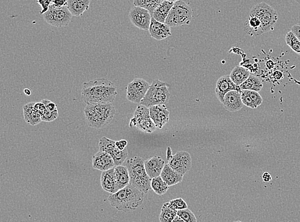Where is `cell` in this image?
Listing matches in <instances>:
<instances>
[{
  "label": "cell",
  "mask_w": 300,
  "mask_h": 222,
  "mask_svg": "<svg viewBox=\"0 0 300 222\" xmlns=\"http://www.w3.org/2000/svg\"><path fill=\"white\" fill-rule=\"evenodd\" d=\"M59 117V111L46 110L45 114L41 116L42 121L52 122Z\"/></svg>",
  "instance_id": "8d00e7d4"
},
{
  "label": "cell",
  "mask_w": 300,
  "mask_h": 222,
  "mask_svg": "<svg viewBox=\"0 0 300 222\" xmlns=\"http://www.w3.org/2000/svg\"><path fill=\"white\" fill-rule=\"evenodd\" d=\"M128 142L126 140H120V141H116V147L117 148H119V150H124L126 148Z\"/></svg>",
  "instance_id": "60d3db41"
},
{
  "label": "cell",
  "mask_w": 300,
  "mask_h": 222,
  "mask_svg": "<svg viewBox=\"0 0 300 222\" xmlns=\"http://www.w3.org/2000/svg\"><path fill=\"white\" fill-rule=\"evenodd\" d=\"M178 215L183 220L184 222H197V219L193 214V212L189 209H184V210H178Z\"/></svg>",
  "instance_id": "836d02e7"
},
{
  "label": "cell",
  "mask_w": 300,
  "mask_h": 222,
  "mask_svg": "<svg viewBox=\"0 0 300 222\" xmlns=\"http://www.w3.org/2000/svg\"><path fill=\"white\" fill-rule=\"evenodd\" d=\"M129 17L132 24L141 30L147 31L149 30L152 14L146 8L141 6H134L129 13Z\"/></svg>",
  "instance_id": "8fae6325"
},
{
  "label": "cell",
  "mask_w": 300,
  "mask_h": 222,
  "mask_svg": "<svg viewBox=\"0 0 300 222\" xmlns=\"http://www.w3.org/2000/svg\"><path fill=\"white\" fill-rule=\"evenodd\" d=\"M296 1H297L298 2V3L300 4V0H296Z\"/></svg>",
  "instance_id": "681fc988"
},
{
  "label": "cell",
  "mask_w": 300,
  "mask_h": 222,
  "mask_svg": "<svg viewBox=\"0 0 300 222\" xmlns=\"http://www.w3.org/2000/svg\"><path fill=\"white\" fill-rule=\"evenodd\" d=\"M173 222H184L182 219H180V217L177 215L175 219H174Z\"/></svg>",
  "instance_id": "bcb514c9"
},
{
  "label": "cell",
  "mask_w": 300,
  "mask_h": 222,
  "mask_svg": "<svg viewBox=\"0 0 300 222\" xmlns=\"http://www.w3.org/2000/svg\"><path fill=\"white\" fill-rule=\"evenodd\" d=\"M174 3L173 2L164 0L157 8L154 10L152 16L158 21L165 23L167 17L169 15L170 11L173 8Z\"/></svg>",
  "instance_id": "d4e9b609"
},
{
  "label": "cell",
  "mask_w": 300,
  "mask_h": 222,
  "mask_svg": "<svg viewBox=\"0 0 300 222\" xmlns=\"http://www.w3.org/2000/svg\"><path fill=\"white\" fill-rule=\"evenodd\" d=\"M24 93H25L26 95H30L31 94H32V91H31L29 88H25V89L24 90Z\"/></svg>",
  "instance_id": "7dc6e473"
},
{
  "label": "cell",
  "mask_w": 300,
  "mask_h": 222,
  "mask_svg": "<svg viewBox=\"0 0 300 222\" xmlns=\"http://www.w3.org/2000/svg\"><path fill=\"white\" fill-rule=\"evenodd\" d=\"M193 17V10L187 3L180 0L174 3L170 11L165 23L170 27H178L187 25L191 23Z\"/></svg>",
  "instance_id": "8992f818"
},
{
  "label": "cell",
  "mask_w": 300,
  "mask_h": 222,
  "mask_svg": "<svg viewBox=\"0 0 300 222\" xmlns=\"http://www.w3.org/2000/svg\"><path fill=\"white\" fill-rule=\"evenodd\" d=\"M54 2V0H37V3L39 4L42 10L40 14L44 15L49 9L50 6Z\"/></svg>",
  "instance_id": "74e56055"
},
{
  "label": "cell",
  "mask_w": 300,
  "mask_h": 222,
  "mask_svg": "<svg viewBox=\"0 0 300 222\" xmlns=\"http://www.w3.org/2000/svg\"><path fill=\"white\" fill-rule=\"evenodd\" d=\"M151 84L145 79L136 78L127 86V99L131 103L140 104Z\"/></svg>",
  "instance_id": "30bf717a"
},
{
  "label": "cell",
  "mask_w": 300,
  "mask_h": 222,
  "mask_svg": "<svg viewBox=\"0 0 300 222\" xmlns=\"http://www.w3.org/2000/svg\"><path fill=\"white\" fill-rule=\"evenodd\" d=\"M285 41L296 53L300 55V41L291 31L287 33Z\"/></svg>",
  "instance_id": "1f68e13d"
},
{
  "label": "cell",
  "mask_w": 300,
  "mask_h": 222,
  "mask_svg": "<svg viewBox=\"0 0 300 222\" xmlns=\"http://www.w3.org/2000/svg\"><path fill=\"white\" fill-rule=\"evenodd\" d=\"M239 90L241 91L240 86L236 85L234 82L232 81L230 76L225 75L220 77L217 82L216 85L215 92L216 95L220 103H224V99L225 95L231 90Z\"/></svg>",
  "instance_id": "5bb4252c"
},
{
  "label": "cell",
  "mask_w": 300,
  "mask_h": 222,
  "mask_svg": "<svg viewBox=\"0 0 300 222\" xmlns=\"http://www.w3.org/2000/svg\"><path fill=\"white\" fill-rule=\"evenodd\" d=\"M72 15L67 6L59 7L52 3L44 14V19L48 24L57 28L67 26L71 21Z\"/></svg>",
  "instance_id": "9c48e42d"
},
{
  "label": "cell",
  "mask_w": 300,
  "mask_h": 222,
  "mask_svg": "<svg viewBox=\"0 0 300 222\" xmlns=\"http://www.w3.org/2000/svg\"><path fill=\"white\" fill-rule=\"evenodd\" d=\"M144 160L142 157L135 156L128 159L126 166L129 171V184L145 194L151 188V179L145 170Z\"/></svg>",
  "instance_id": "277c9868"
},
{
  "label": "cell",
  "mask_w": 300,
  "mask_h": 222,
  "mask_svg": "<svg viewBox=\"0 0 300 222\" xmlns=\"http://www.w3.org/2000/svg\"><path fill=\"white\" fill-rule=\"evenodd\" d=\"M250 76V72L243 67L237 66L231 71V79L234 83L240 86Z\"/></svg>",
  "instance_id": "484cf974"
},
{
  "label": "cell",
  "mask_w": 300,
  "mask_h": 222,
  "mask_svg": "<svg viewBox=\"0 0 300 222\" xmlns=\"http://www.w3.org/2000/svg\"><path fill=\"white\" fill-rule=\"evenodd\" d=\"M291 32L294 33L296 37L300 41V24H295L291 28Z\"/></svg>",
  "instance_id": "b9f144b4"
},
{
  "label": "cell",
  "mask_w": 300,
  "mask_h": 222,
  "mask_svg": "<svg viewBox=\"0 0 300 222\" xmlns=\"http://www.w3.org/2000/svg\"><path fill=\"white\" fill-rule=\"evenodd\" d=\"M111 156L113 157L116 166L122 165L128 157L127 150L126 148L122 150H119L116 147Z\"/></svg>",
  "instance_id": "d6a6232c"
},
{
  "label": "cell",
  "mask_w": 300,
  "mask_h": 222,
  "mask_svg": "<svg viewBox=\"0 0 300 222\" xmlns=\"http://www.w3.org/2000/svg\"><path fill=\"white\" fill-rule=\"evenodd\" d=\"M114 170V168H113L110 170L103 171L101 177V184L103 189L110 194H114V193L118 192L117 189Z\"/></svg>",
  "instance_id": "ffe728a7"
},
{
  "label": "cell",
  "mask_w": 300,
  "mask_h": 222,
  "mask_svg": "<svg viewBox=\"0 0 300 222\" xmlns=\"http://www.w3.org/2000/svg\"><path fill=\"white\" fill-rule=\"evenodd\" d=\"M249 14L254 15L260 19L264 33L273 30L278 20L277 11L264 2L253 6Z\"/></svg>",
  "instance_id": "52a82bcc"
},
{
  "label": "cell",
  "mask_w": 300,
  "mask_h": 222,
  "mask_svg": "<svg viewBox=\"0 0 300 222\" xmlns=\"http://www.w3.org/2000/svg\"><path fill=\"white\" fill-rule=\"evenodd\" d=\"M170 97L169 85L159 79H154L140 104L148 108L158 104H166L169 101Z\"/></svg>",
  "instance_id": "5b68a950"
},
{
  "label": "cell",
  "mask_w": 300,
  "mask_h": 222,
  "mask_svg": "<svg viewBox=\"0 0 300 222\" xmlns=\"http://www.w3.org/2000/svg\"><path fill=\"white\" fill-rule=\"evenodd\" d=\"M241 94L242 103L244 104V105L252 109L257 108V106H256V104L254 102H253L252 99L251 98L248 90H242Z\"/></svg>",
  "instance_id": "e575fe53"
},
{
  "label": "cell",
  "mask_w": 300,
  "mask_h": 222,
  "mask_svg": "<svg viewBox=\"0 0 300 222\" xmlns=\"http://www.w3.org/2000/svg\"><path fill=\"white\" fill-rule=\"evenodd\" d=\"M241 91L231 90L225 95L224 99V108L230 112H237L243 107L241 99Z\"/></svg>",
  "instance_id": "9a60e30c"
},
{
  "label": "cell",
  "mask_w": 300,
  "mask_h": 222,
  "mask_svg": "<svg viewBox=\"0 0 300 222\" xmlns=\"http://www.w3.org/2000/svg\"><path fill=\"white\" fill-rule=\"evenodd\" d=\"M34 108L41 116H43V115L45 114L46 110H47V108H46L45 103L42 101L38 102V103H35Z\"/></svg>",
  "instance_id": "f35d334b"
},
{
  "label": "cell",
  "mask_w": 300,
  "mask_h": 222,
  "mask_svg": "<svg viewBox=\"0 0 300 222\" xmlns=\"http://www.w3.org/2000/svg\"><path fill=\"white\" fill-rule=\"evenodd\" d=\"M262 179H263V181L265 182V183H268V182L271 181L272 177H271V175L270 174H269L268 172H264V174H262Z\"/></svg>",
  "instance_id": "ee69618b"
},
{
  "label": "cell",
  "mask_w": 300,
  "mask_h": 222,
  "mask_svg": "<svg viewBox=\"0 0 300 222\" xmlns=\"http://www.w3.org/2000/svg\"><path fill=\"white\" fill-rule=\"evenodd\" d=\"M84 114L88 126L94 129H103L113 122L116 108L112 103L87 104Z\"/></svg>",
  "instance_id": "3957f363"
},
{
  "label": "cell",
  "mask_w": 300,
  "mask_h": 222,
  "mask_svg": "<svg viewBox=\"0 0 300 222\" xmlns=\"http://www.w3.org/2000/svg\"><path fill=\"white\" fill-rule=\"evenodd\" d=\"M144 193L131 184L118 192L111 194L109 201L112 207L120 212L134 210L142 205L144 199Z\"/></svg>",
  "instance_id": "7a4b0ae2"
},
{
  "label": "cell",
  "mask_w": 300,
  "mask_h": 222,
  "mask_svg": "<svg viewBox=\"0 0 300 222\" xmlns=\"http://www.w3.org/2000/svg\"><path fill=\"white\" fill-rule=\"evenodd\" d=\"M167 159L169 161L168 164L179 174L184 175L191 169V157L186 151H178Z\"/></svg>",
  "instance_id": "7c38bea8"
},
{
  "label": "cell",
  "mask_w": 300,
  "mask_h": 222,
  "mask_svg": "<svg viewBox=\"0 0 300 222\" xmlns=\"http://www.w3.org/2000/svg\"><path fill=\"white\" fill-rule=\"evenodd\" d=\"M116 141L108 139L107 137L101 138L99 142V148L100 151L109 153L112 155L116 148Z\"/></svg>",
  "instance_id": "4dcf8cb0"
},
{
  "label": "cell",
  "mask_w": 300,
  "mask_h": 222,
  "mask_svg": "<svg viewBox=\"0 0 300 222\" xmlns=\"http://www.w3.org/2000/svg\"><path fill=\"white\" fill-rule=\"evenodd\" d=\"M167 1H169L173 2V3H175V2L180 1V0H167Z\"/></svg>",
  "instance_id": "c3c4849f"
},
{
  "label": "cell",
  "mask_w": 300,
  "mask_h": 222,
  "mask_svg": "<svg viewBox=\"0 0 300 222\" xmlns=\"http://www.w3.org/2000/svg\"><path fill=\"white\" fill-rule=\"evenodd\" d=\"M160 176L170 187L181 183L183 179V175L179 174L169 164H165Z\"/></svg>",
  "instance_id": "44dd1931"
},
{
  "label": "cell",
  "mask_w": 300,
  "mask_h": 222,
  "mask_svg": "<svg viewBox=\"0 0 300 222\" xmlns=\"http://www.w3.org/2000/svg\"><path fill=\"white\" fill-rule=\"evenodd\" d=\"M116 166L113 157L109 153L99 151L97 152L92 159V167L95 169L106 171Z\"/></svg>",
  "instance_id": "2e32d148"
},
{
  "label": "cell",
  "mask_w": 300,
  "mask_h": 222,
  "mask_svg": "<svg viewBox=\"0 0 300 222\" xmlns=\"http://www.w3.org/2000/svg\"><path fill=\"white\" fill-rule=\"evenodd\" d=\"M42 102H43V103H45L47 110L50 111L58 110L57 104L54 103V102L51 101L48 99H43Z\"/></svg>",
  "instance_id": "ab89813d"
},
{
  "label": "cell",
  "mask_w": 300,
  "mask_h": 222,
  "mask_svg": "<svg viewBox=\"0 0 300 222\" xmlns=\"http://www.w3.org/2000/svg\"><path fill=\"white\" fill-rule=\"evenodd\" d=\"M145 170L150 178L160 176L165 162L161 157L157 156L151 157L144 161Z\"/></svg>",
  "instance_id": "ac0fdd59"
},
{
  "label": "cell",
  "mask_w": 300,
  "mask_h": 222,
  "mask_svg": "<svg viewBox=\"0 0 300 222\" xmlns=\"http://www.w3.org/2000/svg\"><path fill=\"white\" fill-rule=\"evenodd\" d=\"M178 215V211L170 208L169 203L163 204L160 215L161 222H173Z\"/></svg>",
  "instance_id": "f1b7e54d"
},
{
  "label": "cell",
  "mask_w": 300,
  "mask_h": 222,
  "mask_svg": "<svg viewBox=\"0 0 300 222\" xmlns=\"http://www.w3.org/2000/svg\"><path fill=\"white\" fill-rule=\"evenodd\" d=\"M53 3L59 7H63V6H67L68 0H54Z\"/></svg>",
  "instance_id": "7bdbcfd3"
},
{
  "label": "cell",
  "mask_w": 300,
  "mask_h": 222,
  "mask_svg": "<svg viewBox=\"0 0 300 222\" xmlns=\"http://www.w3.org/2000/svg\"><path fill=\"white\" fill-rule=\"evenodd\" d=\"M150 116L158 129L163 128L170 119V112L165 104H158L149 108Z\"/></svg>",
  "instance_id": "4fadbf2b"
},
{
  "label": "cell",
  "mask_w": 300,
  "mask_h": 222,
  "mask_svg": "<svg viewBox=\"0 0 300 222\" xmlns=\"http://www.w3.org/2000/svg\"><path fill=\"white\" fill-rule=\"evenodd\" d=\"M149 31L151 36L158 41L167 39L172 34L171 27L168 24L158 21L153 17Z\"/></svg>",
  "instance_id": "e0dca14e"
},
{
  "label": "cell",
  "mask_w": 300,
  "mask_h": 222,
  "mask_svg": "<svg viewBox=\"0 0 300 222\" xmlns=\"http://www.w3.org/2000/svg\"><path fill=\"white\" fill-rule=\"evenodd\" d=\"M274 77L276 79H281L282 77H283V74L281 72H279V71H277L274 73Z\"/></svg>",
  "instance_id": "f6af8a7d"
},
{
  "label": "cell",
  "mask_w": 300,
  "mask_h": 222,
  "mask_svg": "<svg viewBox=\"0 0 300 222\" xmlns=\"http://www.w3.org/2000/svg\"><path fill=\"white\" fill-rule=\"evenodd\" d=\"M164 0H134V5L146 8L151 14Z\"/></svg>",
  "instance_id": "f546056e"
},
{
  "label": "cell",
  "mask_w": 300,
  "mask_h": 222,
  "mask_svg": "<svg viewBox=\"0 0 300 222\" xmlns=\"http://www.w3.org/2000/svg\"><path fill=\"white\" fill-rule=\"evenodd\" d=\"M90 0H68L67 7L72 15L80 17L89 10Z\"/></svg>",
  "instance_id": "cb8c5ba5"
},
{
  "label": "cell",
  "mask_w": 300,
  "mask_h": 222,
  "mask_svg": "<svg viewBox=\"0 0 300 222\" xmlns=\"http://www.w3.org/2000/svg\"><path fill=\"white\" fill-rule=\"evenodd\" d=\"M240 86L241 90H253L259 92L262 90L263 85L261 79L250 75L248 78Z\"/></svg>",
  "instance_id": "4316f807"
},
{
  "label": "cell",
  "mask_w": 300,
  "mask_h": 222,
  "mask_svg": "<svg viewBox=\"0 0 300 222\" xmlns=\"http://www.w3.org/2000/svg\"><path fill=\"white\" fill-rule=\"evenodd\" d=\"M117 94V86L106 78L85 82L81 90V97L87 104L113 103Z\"/></svg>",
  "instance_id": "6da1fadb"
},
{
  "label": "cell",
  "mask_w": 300,
  "mask_h": 222,
  "mask_svg": "<svg viewBox=\"0 0 300 222\" xmlns=\"http://www.w3.org/2000/svg\"><path fill=\"white\" fill-rule=\"evenodd\" d=\"M170 186L165 183L162 177H154L151 179V188L158 195H163L169 190Z\"/></svg>",
  "instance_id": "83f0119b"
},
{
  "label": "cell",
  "mask_w": 300,
  "mask_h": 222,
  "mask_svg": "<svg viewBox=\"0 0 300 222\" xmlns=\"http://www.w3.org/2000/svg\"><path fill=\"white\" fill-rule=\"evenodd\" d=\"M116 176V186L118 190L122 189L129 184V171L126 166L119 165L114 167Z\"/></svg>",
  "instance_id": "7402d4cb"
},
{
  "label": "cell",
  "mask_w": 300,
  "mask_h": 222,
  "mask_svg": "<svg viewBox=\"0 0 300 222\" xmlns=\"http://www.w3.org/2000/svg\"><path fill=\"white\" fill-rule=\"evenodd\" d=\"M170 208L174 210H181L187 208V205L182 198H178L169 202Z\"/></svg>",
  "instance_id": "d590c367"
},
{
  "label": "cell",
  "mask_w": 300,
  "mask_h": 222,
  "mask_svg": "<svg viewBox=\"0 0 300 222\" xmlns=\"http://www.w3.org/2000/svg\"><path fill=\"white\" fill-rule=\"evenodd\" d=\"M129 126L137 128L141 132L145 133H152L158 128L150 116L149 108L141 104H138L134 116L130 121Z\"/></svg>",
  "instance_id": "ba28073f"
},
{
  "label": "cell",
  "mask_w": 300,
  "mask_h": 222,
  "mask_svg": "<svg viewBox=\"0 0 300 222\" xmlns=\"http://www.w3.org/2000/svg\"><path fill=\"white\" fill-rule=\"evenodd\" d=\"M34 102L25 104L23 106L24 118L26 123L31 126H36L42 122L41 116L35 110Z\"/></svg>",
  "instance_id": "603a6c76"
},
{
  "label": "cell",
  "mask_w": 300,
  "mask_h": 222,
  "mask_svg": "<svg viewBox=\"0 0 300 222\" xmlns=\"http://www.w3.org/2000/svg\"><path fill=\"white\" fill-rule=\"evenodd\" d=\"M244 30L247 35L250 36H259L264 33L261 21L258 17L250 14L244 23Z\"/></svg>",
  "instance_id": "d6986e66"
}]
</instances>
